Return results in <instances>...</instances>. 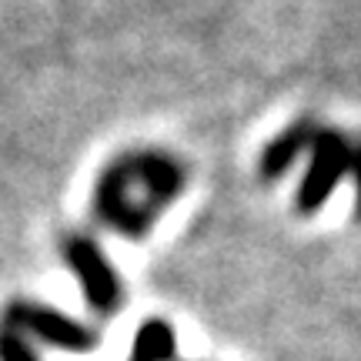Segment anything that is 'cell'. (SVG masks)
Wrapping results in <instances>:
<instances>
[{"label": "cell", "instance_id": "1", "mask_svg": "<svg viewBox=\"0 0 361 361\" xmlns=\"http://www.w3.org/2000/svg\"><path fill=\"white\" fill-rule=\"evenodd\" d=\"M184 168L171 154L137 151L117 157L97 178L94 214L128 238H141L154 218L184 191Z\"/></svg>", "mask_w": 361, "mask_h": 361}, {"label": "cell", "instance_id": "2", "mask_svg": "<svg viewBox=\"0 0 361 361\" xmlns=\"http://www.w3.org/2000/svg\"><path fill=\"white\" fill-rule=\"evenodd\" d=\"M308 147H311V168L295 194V207L301 214L318 211V207L331 197V191L338 188V180L345 178V174H351L358 141H348V137L335 128H314Z\"/></svg>", "mask_w": 361, "mask_h": 361}, {"label": "cell", "instance_id": "3", "mask_svg": "<svg viewBox=\"0 0 361 361\" xmlns=\"http://www.w3.org/2000/svg\"><path fill=\"white\" fill-rule=\"evenodd\" d=\"M61 255L71 264V271L78 274L90 308L97 314H114L121 308L124 295H121V278L111 268V261L101 251V245L94 238H84V234H67L61 241Z\"/></svg>", "mask_w": 361, "mask_h": 361}, {"label": "cell", "instance_id": "4", "mask_svg": "<svg viewBox=\"0 0 361 361\" xmlns=\"http://www.w3.org/2000/svg\"><path fill=\"white\" fill-rule=\"evenodd\" d=\"M4 322L13 331H27V335L64 351H90L97 345V335L87 324L74 322V318H67V314L47 308V305H37V301H13Z\"/></svg>", "mask_w": 361, "mask_h": 361}, {"label": "cell", "instance_id": "5", "mask_svg": "<svg viewBox=\"0 0 361 361\" xmlns=\"http://www.w3.org/2000/svg\"><path fill=\"white\" fill-rule=\"evenodd\" d=\"M311 134H314V124H311V121H298L291 128H284L281 134L261 151V178L264 180L281 178L284 171L295 164V157L301 154V151H308Z\"/></svg>", "mask_w": 361, "mask_h": 361}, {"label": "cell", "instance_id": "6", "mask_svg": "<svg viewBox=\"0 0 361 361\" xmlns=\"http://www.w3.org/2000/svg\"><path fill=\"white\" fill-rule=\"evenodd\" d=\"M174 328L161 318H151L137 328L134 345H130V361H171L174 358Z\"/></svg>", "mask_w": 361, "mask_h": 361}, {"label": "cell", "instance_id": "7", "mask_svg": "<svg viewBox=\"0 0 361 361\" xmlns=\"http://www.w3.org/2000/svg\"><path fill=\"white\" fill-rule=\"evenodd\" d=\"M0 361H40L37 351L27 345V338L13 328L0 331Z\"/></svg>", "mask_w": 361, "mask_h": 361}, {"label": "cell", "instance_id": "8", "mask_svg": "<svg viewBox=\"0 0 361 361\" xmlns=\"http://www.w3.org/2000/svg\"><path fill=\"white\" fill-rule=\"evenodd\" d=\"M351 174H355V184H358V218H361V141L355 147V168H351Z\"/></svg>", "mask_w": 361, "mask_h": 361}]
</instances>
